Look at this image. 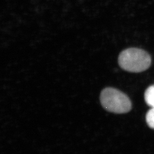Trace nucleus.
<instances>
[{"label": "nucleus", "mask_w": 154, "mask_h": 154, "mask_svg": "<svg viewBox=\"0 0 154 154\" xmlns=\"http://www.w3.org/2000/svg\"><path fill=\"white\" fill-rule=\"evenodd\" d=\"M122 69L131 72H140L148 69L151 63L149 53L138 48H128L122 51L118 57Z\"/></svg>", "instance_id": "f257e3e1"}, {"label": "nucleus", "mask_w": 154, "mask_h": 154, "mask_svg": "<svg viewBox=\"0 0 154 154\" xmlns=\"http://www.w3.org/2000/svg\"><path fill=\"white\" fill-rule=\"evenodd\" d=\"M144 99L147 105L154 108V85L149 87L145 91Z\"/></svg>", "instance_id": "7ed1b4c3"}, {"label": "nucleus", "mask_w": 154, "mask_h": 154, "mask_svg": "<svg viewBox=\"0 0 154 154\" xmlns=\"http://www.w3.org/2000/svg\"><path fill=\"white\" fill-rule=\"evenodd\" d=\"M146 122L150 128L154 130V108H151L146 116Z\"/></svg>", "instance_id": "20e7f679"}, {"label": "nucleus", "mask_w": 154, "mask_h": 154, "mask_svg": "<svg viewBox=\"0 0 154 154\" xmlns=\"http://www.w3.org/2000/svg\"><path fill=\"white\" fill-rule=\"evenodd\" d=\"M100 101L105 110L115 114L127 113L132 109L131 101L128 97L116 88H104L101 91Z\"/></svg>", "instance_id": "f03ea898"}]
</instances>
